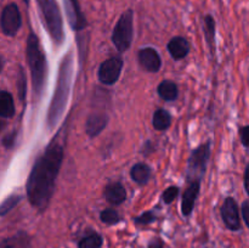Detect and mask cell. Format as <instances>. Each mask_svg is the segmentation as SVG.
<instances>
[{
  "mask_svg": "<svg viewBox=\"0 0 249 248\" xmlns=\"http://www.w3.org/2000/svg\"><path fill=\"white\" fill-rule=\"evenodd\" d=\"M32 237L26 231H17L9 237H4L0 242V248H29Z\"/></svg>",
  "mask_w": 249,
  "mask_h": 248,
  "instance_id": "16",
  "label": "cell"
},
{
  "mask_svg": "<svg viewBox=\"0 0 249 248\" xmlns=\"http://www.w3.org/2000/svg\"><path fill=\"white\" fill-rule=\"evenodd\" d=\"M105 198L112 206H121L126 199V190L118 181L111 182L105 189Z\"/></svg>",
  "mask_w": 249,
  "mask_h": 248,
  "instance_id": "15",
  "label": "cell"
},
{
  "mask_svg": "<svg viewBox=\"0 0 249 248\" xmlns=\"http://www.w3.org/2000/svg\"><path fill=\"white\" fill-rule=\"evenodd\" d=\"M215 19L212 15L203 17V32L206 43L211 50L212 55H215Z\"/></svg>",
  "mask_w": 249,
  "mask_h": 248,
  "instance_id": "18",
  "label": "cell"
},
{
  "mask_svg": "<svg viewBox=\"0 0 249 248\" xmlns=\"http://www.w3.org/2000/svg\"><path fill=\"white\" fill-rule=\"evenodd\" d=\"M139 65L148 73H157L162 67V58L156 49L143 48L138 53Z\"/></svg>",
  "mask_w": 249,
  "mask_h": 248,
  "instance_id": "11",
  "label": "cell"
},
{
  "mask_svg": "<svg viewBox=\"0 0 249 248\" xmlns=\"http://www.w3.org/2000/svg\"><path fill=\"white\" fill-rule=\"evenodd\" d=\"M157 92L160 97L164 101L173 102L179 96V89H178L177 83L170 79L162 80L157 87Z\"/></svg>",
  "mask_w": 249,
  "mask_h": 248,
  "instance_id": "19",
  "label": "cell"
},
{
  "mask_svg": "<svg viewBox=\"0 0 249 248\" xmlns=\"http://www.w3.org/2000/svg\"><path fill=\"white\" fill-rule=\"evenodd\" d=\"M153 150H155V147H153L152 142L151 141H147V142H145V145H143L142 150H141V152H142V155H150L151 152H153Z\"/></svg>",
  "mask_w": 249,
  "mask_h": 248,
  "instance_id": "32",
  "label": "cell"
},
{
  "mask_svg": "<svg viewBox=\"0 0 249 248\" xmlns=\"http://www.w3.org/2000/svg\"><path fill=\"white\" fill-rule=\"evenodd\" d=\"M26 58L31 71L33 99L36 102L41 99L45 90L46 79H48V61L40 40L34 32H31L27 36Z\"/></svg>",
  "mask_w": 249,
  "mask_h": 248,
  "instance_id": "3",
  "label": "cell"
},
{
  "mask_svg": "<svg viewBox=\"0 0 249 248\" xmlns=\"http://www.w3.org/2000/svg\"><path fill=\"white\" fill-rule=\"evenodd\" d=\"M212 145L211 141L201 143L195 150H192L187 160L186 170H185V177L189 182H201L203 180L207 172L209 158H211Z\"/></svg>",
  "mask_w": 249,
  "mask_h": 248,
  "instance_id": "5",
  "label": "cell"
},
{
  "mask_svg": "<svg viewBox=\"0 0 249 248\" xmlns=\"http://www.w3.org/2000/svg\"><path fill=\"white\" fill-rule=\"evenodd\" d=\"M147 248H164V241L160 237H152L148 241Z\"/></svg>",
  "mask_w": 249,
  "mask_h": 248,
  "instance_id": "31",
  "label": "cell"
},
{
  "mask_svg": "<svg viewBox=\"0 0 249 248\" xmlns=\"http://www.w3.org/2000/svg\"><path fill=\"white\" fill-rule=\"evenodd\" d=\"M199 191H201V182L197 181L190 182L185 189L181 198V213L184 216H190L192 214Z\"/></svg>",
  "mask_w": 249,
  "mask_h": 248,
  "instance_id": "12",
  "label": "cell"
},
{
  "mask_svg": "<svg viewBox=\"0 0 249 248\" xmlns=\"http://www.w3.org/2000/svg\"><path fill=\"white\" fill-rule=\"evenodd\" d=\"M108 123V116L106 113H91L87 119L85 130L89 138L94 139L105 130Z\"/></svg>",
  "mask_w": 249,
  "mask_h": 248,
  "instance_id": "13",
  "label": "cell"
},
{
  "mask_svg": "<svg viewBox=\"0 0 249 248\" xmlns=\"http://www.w3.org/2000/svg\"><path fill=\"white\" fill-rule=\"evenodd\" d=\"M112 43L119 53H125L130 49L134 39V11L126 10L117 21L112 33Z\"/></svg>",
  "mask_w": 249,
  "mask_h": 248,
  "instance_id": "6",
  "label": "cell"
},
{
  "mask_svg": "<svg viewBox=\"0 0 249 248\" xmlns=\"http://www.w3.org/2000/svg\"><path fill=\"white\" fill-rule=\"evenodd\" d=\"M22 197L19 196V195H11V196H9L7 198H5L4 201H2L1 207H0V215L1 216L6 215L9 212H11L12 209L19 203Z\"/></svg>",
  "mask_w": 249,
  "mask_h": 248,
  "instance_id": "24",
  "label": "cell"
},
{
  "mask_svg": "<svg viewBox=\"0 0 249 248\" xmlns=\"http://www.w3.org/2000/svg\"><path fill=\"white\" fill-rule=\"evenodd\" d=\"M22 26V17L16 2H10L1 11V32L6 36H15Z\"/></svg>",
  "mask_w": 249,
  "mask_h": 248,
  "instance_id": "8",
  "label": "cell"
},
{
  "mask_svg": "<svg viewBox=\"0 0 249 248\" xmlns=\"http://www.w3.org/2000/svg\"><path fill=\"white\" fill-rule=\"evenodd\" d=\"M245 189H246V192H247L249 196V162L247 163L245 169Z\"/></svg>",
  "mask_w": 249,
  "mask_h": 248,
  "instance_id": "33",
  "label": "cell"
},
{
  "mask_svg": "<svg viewBox=\"0 0 249 248\" xmlns=\"http://www.w3.org/2000/svg\"><path fill=\"white\" fill-rule=\"evenodd\" d=\"M241 212H242V218L245 221L246 226L249 229V201H245L241 207Z\"/></svg>",
  "mask_w": 249,
  "mask_h": 248,
  "instance_id": "30",
  "label": "cell"
},
{
  "mask_svg": "<svg viewBox=\"0 0 249 248\" xmlns=\"http://www.w3.org/2000/svg\"><path fill=\"white\" fill-rule=\"evenodd\" d=\"M100 219L104 224L106 225L112 226V225H117L118 223L122 221V216L119 215L118 212L113 208H106L100 213Z\"/></svg>",
  "mask_w": 249,
  "mask_h": 248,
  "instance_id": "23",
  "label": "cell"
},
{
  "mask_svg": "<svg viewBox=\"0 0 249 248\" xmlns=\"http://www.w3.org/2000/svg\"><path fill=\"white\" fill-rule=\"evenodd\" d=\"M238 133H240V139L242 145L245 146V147L249 148V125L241 126Z\"/></svg>",
  "mask_w": 249,
  "mask_h": 248,
  "instance_id": "28",
  "label": "cell"
},
{
  "mask_svg": "<svg viewBox=\"0 0 249 248\" xmlns=\"http://www.w3.org/2000/svg\"><path fill=\"white\" fill-rule=\"evenodd\" d=\"M63 6H65L71 28L75 32L83 31L88 26V21L80 9L79 1L78 0H63Z\"/></svg>",
  "mask_w": 249,
  "mask_h": 248,
  "instance_id": "10",
  "label": "cell"
},
{
  "mask_svg": "<svg viewBox=\"0 0 249 248\" xmlns=\"http://www.w3.org/2000/svg\"><path fill=\"white\" fill-rule=\"evenodd\" d=\"M15 112H16V108H15L14 96L11 92L2 90L0 92V116L5 119H9L15 116Z\"/></svg>",
  "mask_w": 249,
  "mask_h": 248,
  "instance_id": "20",
  "label": "cell"
},
{
  "mask_svg": "<svg viewBox=\"0 0 249 248\" xmlns=\"http://www.w3.org/2000/svg\"><path fill=\"white\" fill-rule=\"evenodd\" d=\"M152 125L156 130L164 131L172 125V116L169 112L164 108H158L155 111L152 118Z\"/></svg>",
  "mask_w": 249,
  "mask_h": 248,
  "instance_id": "21",
  "label": "cell"
},
{
  "mask_svg": "<svg viewBox=\"0 0 249 248\" xmlns=\"http://www.w3.org/2000/svg\"><path fill=\"white\" fill-rule=\"evenodd\" d=\"M41 17L46 31L50 34L53 44L57 46L62 45L65 41V29H63V19L56 0H36Z\"/></svg>",
  "mask_w": 249,
  "mask_h": 248,
  "instance_id": "4",
  "label": "cell"
},
{
  "mask_svg": "<svg viewBox=\"0 0 249 248\" xmlns=\"http://www.w3.org/2000/svg\"><path fill=\"white\" fill-rule=\"evenodd\" d=\"M104 245V237L99 232L87 233L78 241V248H101Z\"/></svg>",
  "mask_w": 249,
  "mask_h": 248,
  "instance_id": "22",
  "label": "cell"
},
{
  "mask_svg": "<svg viewBox=\"0 0 249 248\" xmlns=\"http://www.w3.org/2000/svg\"><path fill=\"white\" fill-rule=\"evenodd\" d=\"M16 136H17L16 130H14L12 133H9L6 136H4V138H2V145H4V147L11 148L12 146H14L15 140H16Z\"/></svg>",
  "mask_w": 249,
  "mask_h": 248,
  "instance_id": "29",
  "label": "cell"
},
{
  "mask_svg": "<svg viewBox=\"0 0 249 248\" xmlns=\"http://www.w3.org/2000/svg\"><path fill=\"white\" fill-rule=\"evenodd\" d=\"M123 66L124 61L121 56H113V57L107 58L100 65L99 71H97L99 82L104 85H108V87L116 84L121 77Z\"/></svg>",
  "mask_w": 249,
  "mask_h": 248,
  "instance_id": "7",
  "label": "cell"
},
{
  "mask_svg": "<svg viewBox=\"0 0 249 248\" xmlns=\"http://www.w3.org/2000/svg\"><path fill=\"white\" fill-rule=\"evenodd\" d=\"M66 135L56 134L44 152L34 162L27 179V198L32 207L44 212L50 204L56 189V180L65 157Z\"/></svg>",
  "mask_w": 249,
  "mask_h": 248,
  "instance_id": "1",
  "label": "cell"
},
{
  "mask_svg": "<svg viewBox=\"0 0 249 248\" xmlns=\"http://www.w3.org/2000/svg\"><path fill=\"white\" fill-rule=\"evenodd\" d=\"M151 175H152V172H151L150 165L143 162L134 164L130 170V177L133 181L140 185V186H143V185H146L150 181Z\"/></svg>",
  "mask_w": 249,
  "mask_h": 248,
  "instance_id": "17",
  "label": "cell"
},
{
  "mask_svg": "<svg viewBox=\"0 0 249 248\" xmlns=\"http://www.w3.org/2000/svg\"><path fill=\"white\" fill-rule=\"evenodd\" d=\"M220 215L224 225L230 231H238L241 229L240 208L233 197H226L220 208Z\"/></svg>",
  "mask_w": 249,
  "mask_h": 248,
  "instance_id": "9",
  "label": "cell"
},
{
  "mask_svg": "<svg viewBox=\"0 0 249 248\" xmlns=\"http://www.w3.org/2000/svg\"><path fill=\"white\" fill-rule=\"evenodd\" d=\"M180 189L178 186H169L165 189L162 194V201L165 204H170L178 196H179Z\"/></svg>",
  "mask_w": 249,
  "mask_h": 248,
  "instance_id": "27",
  "label": "cell"
},
{
  "mask_svg": "<svg viewBox=\"0 0 249 248\" xmlns=\"http://www.w3.org/2000/svg\"><path fill=\"white\" fill-rule=\"evenodd\" d=\"M17 89H18V97L22 100V101H24V99H26V94H27V79H26V74H24V71L22 70V67H19Z\"/></svg>",
  "mask_w": 249,
  "mask_h": 248,
  "instance_id": "26",
  "label": "cell"
},
{
  "mask_svg": "<svg viewBox=\"0 0 249 248\" xmlns=\"http://www.w3.org/2000/svg\"><path fill=\"white\" fill-rule=\"evenodd\" d=\"M73 67H74V58H73V51L70 50L63 56L62 61H61L57 83H56L50 107L48 109L46 124H48L49 130L55 129L58 121H60V118L66 111L68 100H70L71 87H72Z\"/></svg>",
  "mask_w": 249,
  "mask_h": 248,
  "instance_id": "2",
  "label": "cell"
},
{
  "mask_svg": "<svg viewBox=\"0 0 249 248\" xmlns=\"http://www.w3.org/2000/svg\"><path fill=\"white\" fill-rule=\"evenodd\" d=\"M167 49L169 51L172 58L175 61H180L186 57L190 53V44L185 36H174L167 44Z\"/></svg>",
  "mask_w": 249,
  "mask_h": 248,
  "instance_id": "14",
  "label": "cell"
},
{
  "mask_svg": "<svg viewBox=\"0 0 249 248\" xmlns=\"http://www.w3.org/2000/svg\"><path fill=\"white\" fill-rule=\"evenodd\" d=\"M157 220V215L155 214L153 211H146L142 214H140L139 216H136L134 219V223L136 225H150V224L155 223Z\"/></svg>",
  "mask_w": 249,
  "mask_h": 248,
  "instance_id": "25",
  "label": "cell"
}]
</instances>
